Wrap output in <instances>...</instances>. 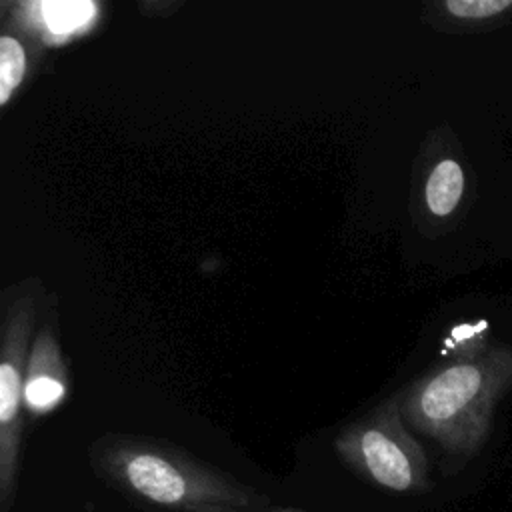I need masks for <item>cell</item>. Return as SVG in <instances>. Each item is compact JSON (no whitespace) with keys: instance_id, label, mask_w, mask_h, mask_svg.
I'll use <instances>...</instances> for the list:
<instances>
[{"instance_id":"obj_9","label":"cell","mask_w":512,"mask_h":512,"mask_svg":"<svg viewBox=\"0 0 512 512\" xmlns=\"http://www.w3.org/2000/svg\"><path fill=\"white\" fill-rule=\"evenodd\" d=\"M456 20H486L512 8V0H446L440 4Z\"/></svg>"},{"instance_id":"obj_4","label":"cell","mask_w":512,"mask_h":512,"mask_svg":"<svg viewBox=\"0 0 512 512\" xmlns=\"http://www.w3.org/2000/svg\"><path fill=\"white\" fill-rule=\"evenodd\" d=\"M340 460L378 488L416 494L430 488L428 460L406 430L400 396H390L350 422L334 440Z\"/></svg>"},{"instance_id":"obj_1","label":"cell","mask_w":512,"mask_h":512,"mask_svg":"<svg viewBox=\"0 0 512 512\" xmlns=\"http://www.w3.org/2000/svg\"><path fill=\"white\" fill-rule=\"evenodd\" d=\"M510 390L512 346H496L426 372L398 394L400 412L458 470L484 448L494 408Z\"/></svg>"},{"instance_id":"obj_7","label":"cell","mask_w":512,"mask_h":512,"mask_svg":"<svg viewBox=\"0 0 512 512\" xmlns=\"http://www.w3.org/2000/svg\"><path fill=\"white\" fill-rule=\"evenodd\" d=\"M46 46L12 20H2L0 34V106L6 108L34 74Z\"/></svg>"},{"instance_id":"obj_2","label":"cell","mask_w":512,"mask_h":512,"mask_svg":"<svg viewBox=\"0 0 512 512\" xmlns=\"http://www.w3.org/2000/svg\"><path fill=\"white\" fill-rule=\"evenodd\" d=\"M94 470L144 500L184 512H238L250 490L178 446L134 434H106L90 446Z\"/></svg>"},{"instance_id":"obj_8","label":"cell","mask_w":512,"mask_h":512,"mask_svg":"<svg viewBox=\"0 0 512 512\" xmlns=\"http://www.w3.org/2000/svg\"><path fill=\"white\" fill-rule=\"evenodd\" d=\"M464 192V172L454 158L438 160L424 184V202L430 214L444 218L456 210Z\"/></svg>"},{"instance_id":"obj_6","label":"cell","mask_w":512,"mask_h":512,"mask_svg":"<svg viewBox=\"0 0 512 512\" xmlns=\"http://www.w3.org/2000/svg\"><path fill=\"white\" fill-rule=\"evenodd\" d=\"M14 14H4L6 20L16 22L46 48L66 42L90 28L98 18V4L94 2H4Z\"/></svg>"},{"instance_id":"obj_3","label":"cell","mask_w":512,"mask_h":512,"mask_svg":"<svg viewBox=\"0 0 512 512\" xmlns=\"http://www.w3.org/2000/svg\"><path fill=\"white\" fill-rule=\"evenodd\" d=\"M44 288L36 276L12 284L2 294L0 318V512L16 496L24 430V370L34 340Z\"/></svg>"},{"instance_id":"obj_5","label":"cell","mask_w":512,"mask_h":512,"mask_svg":"<svg viewBox=\"0 0 512 512\" xmlns=\"http://www.w3.org/2000/svg\"><path fill=\"white\" fill-rule=\"evenodd\" d=\"M68 394V366L62 352L54 306L42 318L34 334L26 370H24V408L34 414H46Z\"/></svg>"},{"instance_id":"obj_10","label":"cell","mask_w":512,"mask_h":512,"mask_svg":"<svg viewBox=\"0 0 512 512\" xmlns=\"http://www.w3.org/2000/svg\"><path fill=\"white\" fill-rule=\"evenodd\" d=\"M274 512H300V510H292V508H278Z\"/></svg>"}]
</instances>
